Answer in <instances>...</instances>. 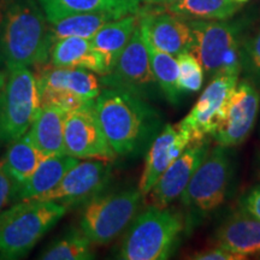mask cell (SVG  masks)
<instances>
[{
	"instance_id": "6da1fadb",
	"label": "cell",
	"mask_w": 260,
	"mask_h": 260,
	"mask_svg": "<svg viewBox=\"0 0 260 260\" xmlns=\"http://www.w3.org/2000/svg\"><path fill=\"white\" fill-rule=\"evenodd\" d=\"M94 112L116 155L138 153L155 133L159 119L144 96L107 87L94 100Z\"/></svg>"
},
{
	"instance_id": "7a4b0ae2",
	"label": "cell",
	"mask_w": 260,
	"mask_h": 260,
	"mask_svg": "<svg viewBox=\"0 0 260 260\" xmlns=\"http://www.w3.org/2000/svg\"><path fill=\"white\" fill-rule=\"evenodd\" d=\"M53 42L50 22L35 0H4L0 51L8 69L46 65Z\"/></svg>"
},
{
	"instance_id": "3957f363",
	"label": "cell",
	"mask_w": 260,
	"mask_h": 260,
	"mask_svg": "<svg viewBox=\"0 0 260 260\" xmlns=\"http://www.w3.org/2000/svg\"><path fill=\"white\" fill-rule=\"evenodd\" d=\"M68 212L54 201H17L0 213V260L23 258Z\"/></svg>"
},
{
	"instance_id": "277c9868",
	"label": "cell",
	"mask_w": 260,
	"mask_h": 260,
	"mask_svg": "<svg viewBox=\"0 0 260 260\" xmlns=\"http://www.w3.org/2000/svg\"><path fill=\"white\" fill-rule=\"evenodd\" d=\"M184 229L180 214L160 207L151 206L136 216L125 234L118 259L164 260L176 248Z\"/></svg>"
},
{
	"instance_id": "5b68a950",
	"label": "cell",
	"mask_w": 260,
	"mask_h": 260,
	"mask_svg": "<svg viewBox=\"0 0 260 260\" xmlns=\"http://www.w3.org/2000/svg\"><path fill=\"white\" fill-rule=\"evenodd\" d=\"M193 34L190 53L199 60L210 80L239 77L242 69L240 27L225 19H188Z\"/></svg>"
},
{
	"instance_id": "8992f818",
	"label": "cell",
	"mask_w": 260,
	"mask_h": 260,
	"mask_svg": "<svg viewBox=\"0 0 260 260\" xmlns=\"http://www.w3.org/2000/svg\"><path fill=\"white\" fill-rule=\"evenodd\" d=\"M40 109L37 76L30 68L8 69L0 92V147L28 132Z\"/></svg>"
},
{
	"instance_id": "52a82bcc",
	"label": "cell",
	"mask_w": 260,
	"mask_h": 260,
	"mask_svg": "<svg viewBox=\"0 0 260 260\" xmlns=\"http://www.w3.org/2000/svg\"><path fill=\"white\" fill-rule=\"evenodd\" d=\"M139 189L99 194L83 205L80 229L92 245H106L132 224L141 206Z\"/></svg>"
},
{
	"instance_id": "ba28073f",
	"label": "cell",
	"mask_w": 260,
	"mask_h": 260,
	"mask_svg": "<svg viewBox=\"0 0 260 260\" xmlns=\"http://www.w3.org/2000/svg\"><path fill=\"white\" fill-rule=\"evenodd\" d=\"M232 165L226 147L217 145L199 165L180 200L190 218H200L216 211L226 199Z\"/></svg>"
},
{
	"instance_id": "9c48e42d",
	"label": "cell",
	"mask_w": 260,
	"mask_h": 260,
	"mask_svg": "<svg viewBox=\"0 0 260 260\" xmlns=\"http://www.w3.org/2000/svg\"><path fill=\"white\" fill-rule=\"evenodd\" d=\"M111 165L107 160L81 159L54 189L38 200L54 201L67 209L84 205L103 193L111 180Z\"/></svg>"
},
{
	"instance_id": "30bf717a",
	"label": "cell",
	"mask_w": 260,
	"mask_h": 260,
	"mask_svg": "<svg viewBox=\"0 0 260 260\" xmlns=\"http://www.w3.org/2000/svg\"><path fill=\"white\" fill-rule=\"evenodd\" d=\"M237 81L236 76H218L211 80L190 112L178 123L180 128L189 133L193 144L205 141L207 136H213L217 132L225 118L228 103Z\"/></svg>"
},
{
	"instance_id": "8fae6325",
	"label": "cell",
	"mask_w": 260,
	"mask_h": 260,
	"mask_svg": "<svg viewBox=\"0 0 260 260\" xmlns=\"http://www.w3.org/2000/svg\"><path fill=\"white\" fill-rule=\"evenodd\" d=\"M100 81L106 87L122 88L141 96L157 84L140 22L113 69L103 75Z\"/></svg>"
},
{
	"instance_id": "7c38bea8",
	"label": "cell",
	"mask_w": 260,
	"mask_h": 260,
	"mask_svg": "<svg viewBox=\"0 0 260 260\" xmlns=\"http://www.w3.org/2000/svg\"><path fill=\"white\" fill-rule=\"evenodd\" d=\"M64 146L65 153L77 159L110 161L116 157L94 112V104L67 113Z\"/></svg>"
},
{
	"instance_id": "4fadbf2b",
	"label": "cell",
	"mask_w": 260,
	"mask_h": 260,
	"mask_svg": "<svg viewBox=\"0 0 260 260\" xmlns=\"http://www.w3.org/2000/svg\"><path fill=\"white\" fill-rule=\"evenodd\" d=\"M260 106V95L255 86L249 81L237 82L230 96L224 121L214 133L217 145L234 147L245 142L256 122Z\"/></svg>"
},
{
	"instance_id": "5bb4252c",
	"label": "cell",
	"mask_w": 260,
	"mask_h": 260,
	"mask_svg": "<svg viewBox=\"0 0 260 260\" xmlns=\"http://www.w3.org/2000/svg\"><path fill=\"white\" fill-rule=\"evenodd\" d=\"M209 151V144L205 141L194 142L188 146L162 172L157 183L146 197L151 205L165 209L175 200L180 199L181 194L186 189L194 172L204 161Z\"/></svg>"
},
{
	"instance_id": "9a60e30c",
	"label": "cell",
	"mask_w": 260,
	"mask_h": 260,
	"mask_svg": "<svg viewBox=\"0 0 260 260\" xmlns=\"http://www.w3.org/2000/svg\"><path fill=\"white\" fill-rule=\"evenodd\" d=\"M139 22L146 37L158 50L175 57L190 51L193 34L186 18L158 6L155 10L141 12Z\"/></svg>"
},
{
	"instance_id": "2e32d148",
	"label": "cell",
	"mask_w": 260,
	"mask_h": 260,
	"mask_svg": "<svg viewBox=\"0 0 260 260\" xmlns=\"http://www.w3.org/2000/svg\"><path fill=\"white\" fill-rule=\"evenodd\" d=\"M191 142L189 133L177 124H167L152 141L146 154L145 168L139 182V190L146 198L169 165Z\"/></svg>"
},
{
	"instance_id": "e0dca14e",
	"label": "cell",
	"mask_w": 260,
	"mask_h": 260,
	"mask_svg": "<svg viewBox=\"0 0 260 260\" xmlns=\"http://www.w3.org/2000/svg\"><path fill=\"white\" fill-rule=\"evenodd\" d=\"M39 93L71 94L84 102H92L102 92L98 74L79 68H58L45 65L37 76Z\"/></svg>"
},
{
	"instance_id": "ac0fdd59",
	"label": "cell",
	"mask_w": 260,
	"mask_h": 260,
	"mask_svg": "<svg viewBox=\"0 0 260 260\" xmlns=\"http://www.w3.org/2000/svg\"><path fill=\"white\" fill-rule=\"evenodd\" d=\"M81 159L68 154L51 155L42 160L35 171L21 186L16 188L12 199L17 201L38 200L42 195L54 189L67 172L75 167Z\"/></svg>"
},
{
	"instance_id": "d6986e66",
	"label": "cell",
	"mask_w": 260,
	"mask_h": 260,
	"mask_svg": "<svg viewBox=\"0 0 260 260\" xmlns=\"http://www.w3.org/2000/svg\"><path fill=\"white\" fill-rule=\"evenodd\" d=\"M217 246L246 256L260 254V220L239 212L225 220L216 233Z\"/></svg>"
},
{
	"instance_id": "ffe728a7",
	"label": "cell",
	"mask_w": 260,
	"mask_h": 260,
	"mask_svg": "<svg viewBox=\"0 0 260 260\" xmlns=\"http://www.w3.org/2000/svg\"><path fill=\"white\" fill-rule=\"evenodd\" d=\"M67 111L56 105H40L28 134L44 157L65 153L64 122Z\"/></svg>"
},
{
	"instance_id": "44dd1931",
	"label": "cell",
	"mask_w": 260,
	"mask_h": 260,
	"mask_svg": "<svg viewBox=\"0 0 260 260\" xmlns=\"http://www.w3.org/2000/svg\"><path fill=\"white\" fill-rule=\"evenodd\" d=\"M38 3L50 23L86 12H115L124 17L138 15L141 8V0H38Z\"/></svg>"
},
{
	"instance_id": "7402d4cb",
	"label": "cell",
	"mask_w": 260,
	"mask_h": 260,
	"mask_svg": "<svg viewBox=\"0 0 260 260\" xmlns=\"http://www.w3.org/2000/svg\"><path fill=\"white\" fill-rule=\"evenodd\" d=\"M138 15H128L110 22L90 38L92 47L103 59L105 75L113 69L133 32L138 27Z\"/></svg>"
},
{
	"instance_id": "603a6c76",
	"label": "cell",
	"mask_w": 260,
	"mask_h": 260,
	"mask_svg": "<svg viewBox=\"0 0 260 260\" xmlns=\"http://www.w3.org/2000/svg\"><path fill=\"white\" fill-rule=\"evenodd\" d=\"M50 65L58 68H79L105 75V67L99 54L94 51L90 39L70 37L53 42L50 53Z\"/></svg>"
},
{
	"instance_id": "cb8c5ba5",
	"label": "cell",
	"mask_w": 260,
	"mask_h": 260,
	"mask_svg": "<svg viewBox=\"0 0 260 260\" xmlns=\"http://www.w3.org/2000/svg\"><path fill=\"white\" fill-rule=\"evenodd\" d=\"M45 158L31 141L28 132L10 142L2 162L12 182L14 191L30 176Z\"/></svg>"
},
{
	"instance_id": "d4e9b609",
	"label": "cell",
	"mask_w": 260,
	"mask_h": 260,
	"mask_svg": "<svg viewBox=\"0 0 260 260\" xmlns=\"http://www.w3.org/2000/svg\"><path fill=\"white\" fill-rule=\"evenodd\" d=\"M122 17L123 16L115 12H86L71 15L50 23L51 31L54 41L70 37L90 39L104 25Z\"/></svg>"
},
{
	"instance_id": "484cf974",
	"label": "cell",
	"mask_w": 260,
	"mask_h": 260,
	"mask_svg": "<svg viewBox=\"0 0 260 260\" xmlns=\"http://www.w3.org/2000/svg\"><path fill=\"white\" fill-rule=\"evenodd\" d=\"M142 34H144L149 56V63H151L152 71H153L158 87L169 102L174 105H177L182 96L181 90L178 88L177 57L155 48L145 35L144 30H142Z\"/></svg>"
},
{
	"instance_id": "4316f807",
	"label": "cell",
	"mask_w": 260,
	"mask_h": 260,
	"mask_svg": "<svg viewBox=\"0 0 260 260\" xmlns=\"http://www.w3.org/2000/svg\"><path fill=\"white\" fill-rule=\"evenodd\" d=\"M240 6L236 0H178L160 8L186 19H228Z\"/></svg>"
},
{
	"instance_id": "83f0119b",
	"label": "cell",
	"mask_w": 260,
	"mask_h": 260,
	"mask_svg": "<svg viewBox=\"0 0 260 260\" xmlns=\"http://www.w3.org/2000/svg\"><path fill=\"white\" fill-rule=\"evenodd\" d=\"M92 242L81 229H73L40 255L44 260H88L94 258Z\"/></svg>"
},
{
	"instance_id": "f1b7e54d",
	"label": "cell",
	"mask_w": 260,
	"mask_h": 260,
	"mask_svg": "<svg viewBox=\"0 0 260 260\" xmlns=\"http://www.w3.org/2000/svg\"><path fill=\"white\" fill-rule=\"evenodd\" d=\"M178 63V88L182 94L200 92L204 86L205 71L199 60L190 52L177 56Z\"/></svg>"
},
{
	"instance_id": "f546056e",
	"label": "cell",
	"mask_w": 260,
	"mask_h": 260,
	"mask_svg": "<svg viewBox=\"0 0 260 260\" xmlns=\"http://www.w3.org/2000/svg\"><path fill=\"white\" fill-rule=\"evenodd\" d=\"M242 63L249 73L260 79V28L243 45Z\"/></svg>"
},
{
	"instance_id": "4dcf8cb0",
	"label": "cell",
	"mask_w": 260,
	"mask_h": 260,
	"mask_svg": "<svg viewBox=\"0 0 260 260\" xmlns=\"http://www.w3.org/2000/svg\"><path fill=\"white\" fill-rule=\"evenodd\" d=\"M190 259L194 260H245L248 259V256L237 254V253L230 252L222 247H216V248L207 249V251H201L194 253L190 256Z\"/></svg>"
},
{
	"instance_id": "1f68e13d",
	"label": "cell",
	"mask_w": 260,
	"mask_h": 260,
	"mask_svg": "<svg viewBox=\"0 0 260 260\" xmlns=\"http://www.w3.org/2000/svg\"><path fill=\"white\" fill-rule=\"evenodd\" d=\"M240 210L260 220V186L254 187L242 198Z\"/></svg>"
},
{
	"instance_id": "d6a6232c",
	"label": "cell",
	"mask_w": 260,
	"mask_h": 260,
	"mask_svg": "<svg viewBox=\"0 0 260 260\" xmlns=\"http://www.w3.org/2000/svg\"><path fill=\"white\" fill-rule=\"evenodd\" d=\"M14 197V187L10 180L9 175L6 174L3 162L0 160V213L6 209Z\"/></svg>"
},
{
	"instance_id": "836d02e7",
	"label": "cell",
	"mask_w": 260,
	"mask_h": 260,
	"mask_svg": "<svg viewBox=\"0 0 260 260\" xmlns=\"http://www.w3.org/2000/svg\"><path fill=\"white\" fill-rule=\"evenodd\" d=\"M142 2L146 3L148 5H155V6H164L172 4V3H176L178 0H142Z\"/></svg>"
},
{
	"instance_id": "e575fe53",
	"label": "cell",
	"mask_w": 260,
	"mask_h": 260,
	"mask_svg": "<svg viewBox=\"0 0 260 260\" xmlns=\"http://www.w3.org/2000/svg\"><path fill=\"white\" fill-rule=\"evenodd\" d=\"M5 81H6V75H4V74L0 73V92H2L3 87H4Z\"/></svg>"
},
{
	"instance_id": "d590c367",
	"label": "cell",
	"mask_w": 260,
	"mask_h": 260,
	"mask_svg": "<svg viewBox=\"0 0 260 260\" xmlns=\"http://www.w3.org/2000/svg\"><path fill=\"white\" fill-rule=\"evenodd\" d=\"M236 2L241 3V4H242V3H246V2H247V0H236Z\"/></svg>"
}]
</instances>
